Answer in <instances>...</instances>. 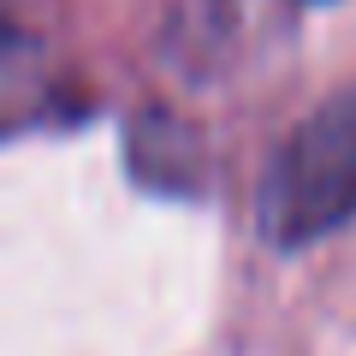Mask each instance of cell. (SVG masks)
<instances>
[{"mask_svg":"<svg viewBox=\"0 0 356 356\" xmlns=\"http://www.w3.org/2000/svg\"><path fill=\"white\" fill-rule=\"evenodd\" d=\"M356 220V83L327 102L285 137L261 184V232L280 250H303Z\"/></svg>","mask_w":356,"mask_h":356,"instance_id":"6da1fadb","label":"cell"}]
</instances>
